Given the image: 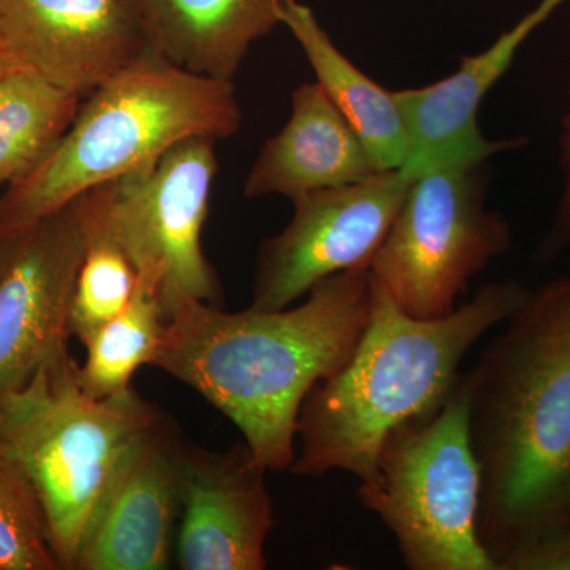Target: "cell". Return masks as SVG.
Instances as JSON below:
<instances>
[{
    "label": "cell",
    "instance_id": "obj_1",
    "mask_svg": "<svg viewBox=\"0 0 570 570\" xmlns=\"http://www.w3.org/2000/svg\"><path fill=\"white\" fill-rule=\"evenodd\" d=\"M371 302L370 269L326 277L305 303L279 311L184 302L171 311L151 366L230 419L268 471H285L295 460L299 409L351 360Z\"/></svg>",
    "mask_w": 570,
    "mask_h": 570
},
{
    "label": "cell",
    "instance_id": "obj_2",
    "mask_svg": "<svg viewBox=\"0 0 570 570\" xmlns=\"http://www.w3.org/2000/svg\"><path fill=\"white\" fill-rule=\"evenodd\" d=\"M464 376L479 539L499 570L568 512L570 276L531 291Z\"/></svg>",
    "mask_w": 570,
    "mask_h": 570
},
{
    "label": "cell",
    "instance_id": "obj_3",
    "mask_svg": "<svg viewBox=\"0 0 570 570\" xmlns=\"http://www.w3.org/2000/svg\"><path fill=\"white\" fill-rule=\"evenodd\" d=\"M370 321L351 360L321 382L299 409L298 452L288 471L322 478L333 471L373 478L379 450L397 426L436 411L455 392L464 356L530 295L519 281L480 287L438 318L401 311L371 275Z\"/></svg>",
    "mask_w": 570,
    "mask_h": 570
},
{
    "label": "cell",
    "instance_id": "obj_4",
    "mask_svg": "<svg viewBox=\"0 0 570 570\" xmlns=\"http://www.w3.org/2000/svg\"><path fill=\"white\" fill-rule=\"evenodd\" d=\"M234 81L202 77L153 50L81 102L55 149L0 197V227L36 223L75 198L151 165L187 138L242 129Z\"/></svg>",
    "mask_w": 570,
    "mask_h": 570
},
{
    "label": "cell",
    "instance_id": "obj_5",
    "mask_svg": "<svg viewBox=\"0 0 570 570\" xmlns=\"http://www.w3.org/2000/svg\"><path fill=\"white\" fill-rule=\"evenodd\" d=\"M164 414L134 387L102 400L88 395L69 351L0 400V445L36 487L62 570H75L89 520L124 456Z\"/></svg>",
    "mask_w": 570,
    "mask_h": 570
},
{
    "label": "cell",
    "instance_id": "obj_6",
    "mask_svg": "<svg viewBox=\"0 0 570 570\" xmlns=\"http://www.w3.org/2000/svg\"><path fill=\"white\" fill-rule=\"evenodd\" d=\"M360 504L382 521L411 570H498L478 532L480 468L466 376L441 407L385 439Z\"/></svg>",
    "mask_w": 570,
    "mask_h": 570
},
{
    "label": "cell",
    "instance_id": "obj_7",
    "mask_svg": "<svg viewBox=\"0 0 570 570\" xmlns=\"http://www.w3.org/2000/svg\"><path fill=\"white\" fill-rule=\"evenodd\" d=\"M213 138H187L156 163L81 195L86 223L111 238L170 317L184 302L223 306L202 243L217 174Z\"/></svg>",
    "mask_w": 570,
    "mask_h": 570
},
{
    "label": "cell",
    "instance_id": "obj_8",
    "mask_svg": "<svg viewBox=\"0 0 570 570\" xmlns=\"http://www.w3.org/2000/svg\"><path fill=\"white\" fill-rule=\"evenodd\" d=\"M485 164L450 165L412 178L370 273L401 311L449 316L468 285L513 246L512 227L487 208Z\"/></svg>",
    "mask_w": 570,
    "mask_h": 570
},
{
    "label": "cell",
    "instance_id": "obj_9",
    "mask_svg": "<svg viewBox=\"0 0 570 570\" xmlns=\"http://www.w3.org/2000/svg\"><path fill=\"white\" fill-rule=\"evenodd\" d=\"M411 181L403 170H387L292 200L291 223L258 250L250 306L285 309L326 277L370 269Z\"/></svg>",
    "mask_w": 570,
    "mask_h": 570
},
{
    "label": "cell",
    "instance_id": "obj_10",
    "mask_svg": "<svg viewBox=\"0 0 570 570\" xmlns=\"http://www.w3.org/2000/svg\"><path fill=\"white\" fill-rule=\"evenodd\" d=\"M81 195L22 227H0V400L69 351L70 306L86 249Z\"/></svg>",
    "mask_w": 570,
    "mask_h": 570
},
{
    "label": "cell",
    "instance_id": "obj_11",
    "mask_svg": "<svg viewBox=\"0 0 570 570\" xmlns=\"http://www.w3.org/2000/svg\"><path fill=\"white\" fill-rule=\"evenodd\" d=\"M184 452L178 426L164 414L116 469L82 535L75 570L170 568Z\"/></svg>",
    "mask_w": 570,
    "mask_h": 570
},
{
    "label": "cell",
    "instance_id": "obj_12",
    "mask_svg": "<svg viewBox=\"0 0 570 570\" xmlns=\"http://www.w3.org/2000/svg\"><path fill=\"white\" fill-rule=\"evenodd\" d=\"M0 40L82 100L149 50L140 0H0Z\"/></svg>",
    "mask_w": 570,
    "mask_h": 570
},
{
    "label": "cell",
    "instance_id": "obj_13",
    "mask_svg": "<svg viewBox=\"0 0 570 570\" xmlns=\"http://www.w3.org/2000/svg\"><path fill=\"white\" fill-rule=\"evenodd\" d=\"M266 471L245 441L225 452L186 445L175 542L179 569H266V542L276 524Z\"/></svg>",
    "mask_w": 570,
    "mask_h": 570
},
{
    "label": "cell",
    "instance_id": "obj_14",
    "mask_svg": "<svg viewBox=\"0 0 570 570\" xmlns=\"http://www.w3.org/2000/svg\"><path fill=\"white\" fill-rule=\"evenodd\" d=\"M568 0H540L485 51L460 58L449 77L417 89L395 91L406 122L409 153L401 170L411 178L450 165L483 164L527 145L524 138L489 140L478 118L483 99L510 69L524 41Z\"/></svg>",
    "mask_w": 570,
    "mask_h": 570
},
{
    "label": "cell",
    "instance_id": "obj_15",
    "mask_svg": "<svg viewBox=\"0 0 570 570\" xmlns=\"http://www.w3.org/2000/svg\"><path fill=\"white\" fill-rule=\"evenodd\" d=\"M365 142L317 81L292 94L283 129L262 146L245 183L247 198L283 195L288 200L347 186L381 174Z\"/></svg>",
    "mask_w": 570,
    "mask_h": 570
},
{
    "label": "cell",
    "instance_id": "obj_16",
    "mask_svg": "<svg viewBox=\"0 0 570 570\" xmlns=\"http://www.w3.org/2000/svg\"><path fill=\"white\" fill-rule=\"evenodd\" d=\"M285 0H140L149 50L175 66L234 80L255 41L281 24Z\"/></svg>",
    "mask_w": 570,
    "mask_h": 570
},
{
    "label": "cell",
    "instance_id": "obj_17",
    "mask_svg": "<svg viewBox=\"0 0 570 570\" xmlns=\"http://www.w3.org/2000/svg\"><path fill=\"white\" fill-rule=\"evenodd\" d=\"M281 26L298 41L316 81L365 142L382 171L401 170L409 153L406 122L392 91L348 61L318 22L313 9L285 0Z\"/></svg>",
    "mask_w": 570,
    "mask_h": 570
},
{
    "label": "cell",
    "instance_id": "obj_18",
    "mask_svg": "<svg viewBox=\"0 0 570 570\" xmlns=\"http://www.w3.org/2000/svg\"><path fill=\"white\" fill-rule=\"evenodd\" d=\"M82 99L29 69L0 80V179L17 181L58 146Z\"/></svg>",
    "mask_w": 570,
    "mask_h": 570
},
{
    "label": "cell",
    "instance_id": "obj_19",
    "mask_svg": "<svg viewBox=\"0 0 570 570\" xmlns=\"http://www.w3.org/2000/svg\"><path fill=\"white\" fill-rule=\"evenodd\" d=\"M167 324L159 296L137 281L129 305L85 344V363H78L85 392L102 400L132 389L134 374L153 365Z\"/></svg>",
    "mask_w": 570,
    "mask_h": 570
},
{
    "label": "cell",
    "instance_id": "obj_20",
    "mask_svg": "<svg viewBox=\"0 0 570 570\" xmlns=\"http://www.w3.org/2000/svg\"><path fill=\"white\" fill-rule=\"evenodd\" d=\"M0 570H62L24 469L0 445Z\"/></svg>",
    "mask_w": 570,
    "mask_h": 570
},
{
    "label": "cell",
    "instance_id": "obj_21",
    "mask_svg": "<svg viewBox=\"0 0 570 570\" xmlns=\"http://www.w3.org/2000/svg\"><path fill=\"white\" fill-rule=\"evenodd\" d=\"M88 235L69 321L70 336L77 337L82 346L129 305L138 281L132 262L121 247L89 227Z\"/></svg>",
    "mask_w": 570,
    "mask_h": 570
},
{
    "label": "cell",
    "instance_id": "obj_22",
    "mask_svg": "<svg viewBox=\"0 0 570 570\" xmlns=\"http://www.w3.org/2000/svg\"><path fill=\"white\" fill-rule=\"evenodd\" d=\"M499 570H570V520L513 550Z\"/></svg>",
    "mask_w": 570,
    "mask_h": 570
},
{
    "label": "cell",
    "instance_id": "obj_23",
    "mask_svg": "<svg viewBox=\"0 0 570 570\" xmlns=\"http://www.w3.org/2000/svg\"><path fill=\"white\" fill-rule=\"evenodd\" d=\"M560 163L562 170V190L557 214L549 232L538 247L535 258L551 262L560 257L570 247V78L568 86V110L562 116L560 135Z\"/></svg>",
    "mask_w": 570,
    "mask_h": 570
},
{
    "label": "cell",
    "instance_id": "obj_24",
    "mask_svg": "<svg viewBox=\"0 0 570 570\" xmlns=\"http://www.w3.org/2000/svg\"><path fill=\"white\" fill-rule=\"evenodd\" d=\"M18 69H26V67H22V63L18 61L17 56H14L13 52L6 47V43L0 40V80H2L6 75H9L10 71Z\"/></svg>",
    "mask_w": 570,
    "mask_h": 570
},
{
    "label": "cell",
    "instance_id": "obj_25",
    "mask_svg": "<svg viewBox=\"0 0 570 570\" xmlns=\"http://www.w3.org/2000/svg\"><path fill=\"white\" fill-rule=\"evenodd\" d=\"M570 520V485H569V494H568V512H566V519L564 521Z\"/></svg>",
    "mask_w": 570,
    "mask_h": 570
},
{
    "label": "cell",
    "instance_id": "obj_26",
    "mask_svg": "<svg viewBox=\"0 0 570 570\" xmlns=\"http://www.w3.org/2000/svg\"><path fill=\"white\" fill-rule=\"evenodd\" d=\"M2 184H3V181H2V179H0V186H2Z\"/></svg>",
    "mask_w": 570,
    "mask_h": 570
}]
</instances>
